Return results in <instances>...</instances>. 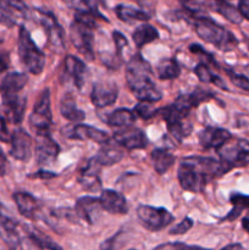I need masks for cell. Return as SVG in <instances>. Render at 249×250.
<instances>
[{
	"mask_svg": "<svg viewBox=\"0 0 249 250\" xmlns=\"http://www.w3.org/2000/svg\"><path fill=\"white\" fill-rule=\"evenodd\" d=\"M6 168H7V160L6 156H5L4 151L0 149V177L4 176L6 173Z\"/></svg>",
	"mask_w": 249,
	"mask_h": 250,
	"instance_id": "7dc6e473",
	"label": "cell"
},
{
	"mask_svg": "<svg viewBox=\"0 0 249 250\" xmlns=\"http://www.w3.org/2000/svg\"><path fill=\"white\" fill-rule=\"evenodd\" d=\"M0 238L12 250H16L21 246L19 224L5 212L1 204H0Z\"/></svg>",
	"mask_w": 249,
	"mask_h": 250,
	"instance_id": "9a60e30c",
	"label": "cell"
},
{
	"mask_svg": "<svg viewBox=\"0 0 249 250\" xmlns=\"http://www.w3.org/2000/svg\"><path fill=\"white\" fill-rule=\"evenodd\" d=\"M194 29L202 41L212 44L221 50H231L238 44L233 33L208 16L194 20Z\"/></svg>",
	"mask_w": 249,
	"mask_h": 250,
	"instance_id": "277c9868",
	"label": "cell"
},
{
	"mask_svg": "<svg viewBox=\"0 0 249 250\" xmlns=\"http://www.w3.org/2000/svg\"><path fill=\"white\" fill-rule=\"evenodd\" d=\"M221 250H243V247H242V244L239 243H233V244H228V246L224 247Z\"/></svg>",
	"mask_w": 249,
	"mask_h": 250,
	"instance_id": "f907efd6",
	"label": "cell"
},
{
	"mask_svg": "<svg viewBox=\"0 0 249 250\" xmlns=\"http://www.w3.org/2000/svg\"><path fill=\"white\" fill-rule=\"evenodd\" d=\"M116 239V237H112V238L107 239V241H105L104 243H103L102 248H100V250H112V243H114V241Z\"/></svg>",
	"mask_w": 249,
	"mask_h": 250,
	"instance_id": "681fc988",
	"label": "cell"
},
{
	"mask_svg": "<svg viewBox=\"0 0 249 250\" xmlns=\"http://www.w3.org/2000/svg\"><path fill=\"white\" fill-rule=\"evenodd\" d=\"M11 139V134L9 133V129H7V125H6V120L0 115V141L5 142H10Z\"/></svg>",
	"mask_w": 249,
	"mask_h": 250,
	"instance_id": "ee69618b",
	"label": "cell"
},
{
	"mask_svg": "<svg viewBox=\"0 0 249 250\" xmlns=\"http://www.w3.org/2000/svg\"><path fill=\"white\" fill-rule=\"evenodd\" d=\"M137 216L142 226L151 232L161 231L175 220V216L165 208H155L150 205H139L137 208Z\"/></svg>",
	"mask_w": 249,
	"mask_h": 250,
	"instance_id": "52a82bcc",
	"label": "cell"
},
{
	"mask_svg": "<svg viewBox=\"0 0 249 250\" xmlns=\"http://www.w3.org/2000/svg\"><path fill=\"white\" fill-rule=\"evenodd\" d=\"M217 150L221 161L228 166L229 170L249 163V142L247 141H238L233 146L224 144Z\"/></svg>",
	"mask_w": 249,
	"mask_h": 250,
	"instance_id": "30bf717a",
	"label": "cell"
},
{
	"mask_svg": "<svg viewBox=\"0 0 249 250\" xmlns=\"http://www.w3.org/2000/svg\"><path fill=\"white\" fill-rule=\"evenodd\" d=\"M27 82H28V77H27V75H24V73H7V75L2 78L1 85H0L1 97H10V95L20 94V92L23 89Z\"/></svg>",
	"mask_w": 249,
	"mask_h": 250,
	"instance_id": "d4e9b609",
	"label": "cell"
},
{
	"mask_svg": "<svg viewBox=\"0 0 249 250\" xmlns=\"http://www.w3.org/2000/svg\"><path fill=\"white\" fill-rule=\"evenodd\" d=\"M129 250H136V249H129Z\"/></svg>",
	"mask_w": 249,
	"mask_h": 250,
	"instance_id": "11a10c76",
	"label": "cell"
},
{
	"mask_svg": "<svg viewBox=\"0 0 249 250\" xmlns=\"http://www.w3.org/2000/svg\"><path fill=\"white\" fill-rule=\"evenodd\" d=\"M124 154L121 146L116 142H115V144H111L109 141L107 143L103 144L94 159L100 166H111L120 163L124 159Z\"/></svg>",
	"mask_w": 249,
	"mask_h": 250,
	"instance_id": "cb8c5ba5",
	"label": "cell"
},
{
	"mask_svg": "<svg viewBox=\"0 0 249 250\" xmlns=\"http://www.w3.org/2000/svg\"><path fill=\"white\" fill-rule=\"evenodd\" d=\"M117 95H119V88L115 83L102 81V82L94 83L93 85L90 100L94 106L103 109V107L115 104V102L117 100Z\"/></svg>",
	"mask_w": 249,
	"mask_h": 250,
	"instance_id": "8fae6325",
	"label": "cell"
},
{
	"mask_svg": "<svg viewBox=\"0 0 249 250\" xmlns=\"http://www.w3.org/2000/svg\"><path fill=\"white\" fill-rule=\"evenodd\" d=\"M115 12H116L117 17L121 21L126 22V23H134V22H145L148 21L150 17L146 15L145 12L142 10L136 9V7L127 6V5H117L115 7Z\"/></svg>",
	"mask_w": 249,
	"mask_h": 250,
	"instance_id": "f546056e",
	"label": "cell"
},
{
	"mask_svg": "<svg viewBox=\"0 0 249 250\" xmlns=\"http://www.w3.org/2000/svg\"><path fill=\"white\" fill-rule=\"evenodd\" d=\"M158 38H159L158 29H156L154 26H151V24L145 23V22H143L141 26L137 27V28L134 29L133 33H132V39H133L137 48H142V46L156 41Z\"/></svg>",
	"mask_w": 249,
	"mask_h": 250,
	"instance_id": "4316f807",
	"label": "cell"
},
{
	"mask_svg": "<svg viewBox=\"0 0 249 250\" xmlns=\"http://www.w3.org/2000/svg\"><path fill=\"white\" fill-rule=\"evenodd\" d=\"M62 2L78 14H90L103 19V16L98 11L95 0H62Z\"/></svg>",
	"mask_w": 249,
	"mask_h": 250,
	"instance_id": "e575fe53",
	"label": "cell"
},
{
	"mask_svg": "<svg viewBox=\"0 0 249 250\" xmlns=\"http://www.w3.org/2000/svg\"><path fill=\"white\" fill-rule=\"evenodd\" d=\"M99 210H103L99 198L82 197L76 202L75 205V214L89 225L94 224Z\"/></svg>",
	"mask_w": 249,
	"mask_h": 250,
	"instance_id": "44dd1931",
	"label": "cell"
},
{
	"mask_svg": "<svg viewBox=\"0 0 249 250\" xmlns=\"http://www.w3.org/2000/svg\"><path fill=\"white\" fill-rule=\"evenodd\" d=\"M100 207L109 214L124 215L128 212L127 200L121 193L112 189H104L99 197Z\"/></svg>",
	"mask_w": 249,
	"mask_h": 250,
	"instance_id": "e0dca14e",
	"label": "cell"
},
{
	"mask_svg": "<svg viewBox=\"0 0 249 250\" xmlns=\"http://www.w3.org/2000/svg\"><path fill=\"white\" fill-rule=\"evenodd\" d=\"M229 200H231L232 205H233V209H232L221 221H234L237 217H239V215L242 214L243 210L249 209V195L233 193V194L229 197Z\"/></svg>",
	"mask_w": 249,
	"mask_h": 250,
	"instance_id": "d6a6232c",
	"label": "cell"
},
{
	"mask_svg": "<svg viewBox=\"0 0 249 250\" xmlns=\"http://www.w3.org/2000/svg\"><path fill=\"white\" fill-rule=\"evenodd\" d=\"M114 142H116L120 146L128 150H134V149H144L148 144L145 134L138 128H132L129 127H124V129L115 132Z\"/></svg>",
	"mask_w": 249,
	"mask_h": 250,
	"instance_id": "4fadbf2b",
	"label": "cell"
},
{
	"mask_svg": "<svg viewBox=\"0 0 249 250\" xmlns=\"http://www.w3.org/2000/svg\"><path fill=\"white\" fill-rule=\"evenodd\" d=\"M10 144H11L10 154H11L12 158L20 161H27L31 159L33 141L24 129H15L14 133L11 134Z\"/></svg>",
	"mask_w": 249,
	"mask_h": 250,
	"instance_id": "5bb4252c",
	"label": "cell"
},
{
	"mask_svg": "<svg viewBox=\"0 0 249 250\" xmlns=\"http://www.w3.org/2000/svg\"><path fill=\"white\" fill-rule=\"evenodd\" d=\"M19 55L24 67L32 75H41L45 66V55L36 45L31 33L24 27L19 32Z\"/></svg>",
	"mask_w": 249,
	"mask_h": 250,
	"instance_id": "8992f818",
	"label": "cell"
},
{
	"mask_svg": "<svg viewBox=\"0 0 249 250\" xmlns=\"http://www.w3.org/2000/svg\"><path fill=\"white\" fill-rule=\"evenodd\" d=\"M1 100L10 121L16 125L21 124L23 120L24 110H26V98L16 94L10 95V97H1Z\"/></svg>",
	"mask_w": 249,
	"mask_h": 250,
	"instance_id": "7402d4cb",
	"label": "cell"
},
{
	"mask_svg": "<svg viewBox=\"0 0 249 250\" xmlns=\"http://www.w3.org/2000/svg\"><path fill=\"white\" fill-rule=\"evenodd\" d=\"M28 238L31 239L32 242L37 244L39 248L42 249H48V250H62L58 243L53 241L51 238H49L48 236H45L44 233H42L38 229H28Z\"/></svg>",
	"mask_w": 249,
	"mask_h": 250,
	"instance_id": "d590c367",
	"label": "cell"
},
{
	"mask_svg": "<svg viewBox=\"0 0 249 250\" xmlns=\"http://www.w3.org/2000/svg\"><path fill=\"white\" fill-rule=\"evenodd\" d=\"M39 23L43 26L48 37V45L56 53H61L65 49V33L62 27L51 12L45 10H37Z\"/></svg>",
	"mask_w": 249,
	"mask_h": 250,
	"instance_id": "9c48e42d",
	"label": "cell"
},
{
	"mask_svg": "<svg viewBox=\"0 0 249 250\" xmlns=\"http://www.w3.org/2000/svg\"><path fill=\"white\" fill-rule=\"evenodd\" d=\"M238 11L243 19L249 21V0H239Z\"/></svg>",
	"mask_w": 249,
	"mask_h": 250,
	"instance_id": "f6af8a7d",
	"label": "cell"
},
{
	"mask_svg": "<svg viewBox=\"0 0 249 250\" xmlns=\"http://www.w3.org/2000/svg\"><path fill=\"white\" fill-rule=\"evenodd\" d=\"M7 65H9V59H7L6 54L0 53V73L6 71Z\"/></svg>",
	"mask_w": 249,
	"mask_h": 250,
	"instance_id": "c3c4849f",
	"label": "cell"
},
{
	"mask_svg": "<svg viewBox=\"0 0 249 250\" xmlns=\"http://www.w3.org/2000/svg\"><path fill=\"white\" fill-rule=\"evenodd\" d=\"M136 114L128 109H117L106 117V124L112 127H129L136 122Z\"/></svg>",
	"mask_w": 249,
	"mask_h": 250,
	"instance_id": "4dcf8cb0",
	"label": "cell"
},
{
	"mask_svg": "<svg viewBox=\"0 0 249 250\" xmlns=\"http://www.w3.org/2000/svg\"><path fill=\"white\" fill-rule=\"evenodd\" d=\"M231 82L236 85L237 88L242 89L243 92L249 93V78L247 76L241 75V73L234 72L233 70H226Z\"/></svg>",
	"mask_w": 249,
	"mask_h": 250,
	"instance_id": "ab89813d",
	"label": "cell"
},
{
	"mask_svg": "<svg viewBox=\"0 0 249 250\" xmlns=\"http://www.w3.org/2000/svg\"><path fill=\"white\" fill-rule=\"evenodd\" d=\"M193 220L189 219V217H186L183 219L180 224L176 225L175 227L170 229V234H173V236H180V234H185L189 231L190 229L193 227Z\"/></svg>",
	"mask_w": 249,
	"mask_h": 250,
	"instance_id": "b9f144b4",
	"label": "cell"
},
{
	"mask_svg": "<svg viewBox=\"0 0 249 250\" xmlns=\"http://www.w3.org/2000/svg\"><path fill=\"white\" fill-rule=\"evenodd\" d=\"M112 39H114V43H115V46H116L117 54H120V55H121L122 50H124V49L127 46V39L124 38V34L119 31L112 32Z\"/></svg>",
	"mask_w": 249,
	"mask_h": 250,
	"instance_id": "7bdbcfd3",
	"label": "cell"
},
{
	"mask_svg": "<svg viewBox=\"0 0 249 250\" xmlns=\"http://www.w3.org/2000/svg\"><path fill=\"white\" fill-rule=\"evenodd\" d=\"M14 200L16 203V207L19 212L26 219H36L37 214L39 212L41 205L39 202L29 193L16 192L14 194Z\"/></svg>",
	"mask_w": 249,
	"mask_h": 250,
	"instance_id": "603a6c76",
	"label": "cell"
},
{
	"mask_svg": "<svg viewBox=\"0 0 249 250\" xmlns=\"http://www.w3.org/2000/svg\"><path fill=\"white\" fill-rule=\"evenodd\" d=\"M210 98H212L211 93L207 92V90L204 89H199V88H197V89H195L194 92L190 93V94L181 95V97H178V99L182 100L187 106H189L190 109H192V107H197L198 105L202 104L203 102H207V100L210 99Z\"/></svg>",
	"mask_w": 249,
	"mask_h": 250,
	"instance_id": "8d00e7d4",
	"label": "cell"
},
{
	"mask_svg": "<svg viewBox=\"0 0 249 250\" xmlns=\"http://www.w3.org/2000/svg\"><path fill=\"white\" fill-rule=\"evenodd\" d=\"M0 43H1V38H0Z\"/></svg>",
	"mask_w": 249,
	"mask_h": 250,
	"instance_id": "db71d44e",
	"label": "cell"
},
{
	"mask_svg": "<svg viewBox=\"0 0 249 250\" xmlns=\"http://www.w3.org/2000/svg\"><path fill=\"white\" fill-rule=\"evenodd\" d=\"M151 160H153V166L156 172L160 173V175H164L175 164L176 158L167 149L159 148L153 150V153H151Z\"/></svg>",
	"mask_w": 249,
	"mask_h": 250,
	"instance_id": "83f0119b",
	"label": "cell"
},
{
	"mask_svg": "<svg viewBox=\"0 0 249 250\" xmlns=\"http://www.w3.org/2000/svg\"><path fill=\"white\" fill-rule=\"evenodd\" d=\"M60 112L66 120L73 122V124L82 122L85 117V114L82 110L78 109L77 103H76V100L73 99L70 93L63 95L62 100L60 103Z\"/></svg>",
	"mask_w": 249,
	"mask_h": 250,
	"instance_id": "484cf974",
	"label": "cell"
},
{
	"mask_svg": "<svg viewBox=\"0 0 249 250\" xmlns=\"http://www.w3.org/2000/svg\"><path fill=\"white\" fill-rule=\"evenodd\" d=\"M153 104L154 103L150 102H139V104L136 105V107H134V114L138 115L143 120L151 119V117L155 116L159 112V110H156Z\"/></svg>",
	"mask_w": 249,
	"mask_h": 250,
	"instance_id": "74e56055",
	"label": "cell"
},
{
	"mask_svg": "<svg viewBox=\"0 0 249 250\" xmlns=\"http://www.w3.org/2000/svg\"><path fill=\"white\" fill-rule=\"evenodd\" d=\"M228 171L229 167L222 161L205 156H188L178 166L177 178L183 190L202 193L211 181Z\"/></svg>",
	"mask_w": 249,
	"mask_h": 250,
	"instance_id": "6da1fadb",
	"label": "cell"
},
{
	"mask_svg": "<svg viewBox=\"0 0 249 250\" xmlns=\"http://www.w3.org/2000/svg\"><path fill=\"white\" fill-rule=\"evenodd\" d=\"M242 225H243V229L249 233V214L242 220Z\"/></svg>",
	"mask_w": 249,
	"mask_h": 250,
	"instance_id": "816d5d0a",
	"label": "cell"
},
{
	"mask_svg": "<svg viewBox=\"0 0 249 250\" xmlns=\"http://www.w3.org/2000/svg\"><path fill=\"white\" fill-rule=\"evenodd\" d=\"M246 42H247V45H248V48H249V38H246Z\"/></svg>",
	"mask_w": 249,
	"mask_h": 250,
	"instance_id": "f5cc1de1",
	"label": "cell"
},
{
	"mask_svg": "<svg viewBox=\"0 0 249 250\" xmlns=\"http://www.w3.org/2000/svg\"><path fill=\"white\" fill-rule=\"evenodd\" d=\"M194 73L197 75L198 80L203 83H212V84L217 85V87L222 88V89L226 90L227 88L225 87V83L219 76L215 75L211 70H210L209 66L205 62H200L195 66Z\"/></svg>",
	"mask_w": 249,
	"mask_h": 250,
	"instance_id": "836d02e7",
	"label": "cell"
},
{
	"mask_svg": "<svg viewBox=\"0 0 249 250\" xmlns=\"http://www.w3.org/2000/svg\"><path fill=\"white\" fill-rule=\"evenodd\" d=\"M94 15L78 14L76 12L75 20L70 26V41L78 53L82 54L87 60L94 59Z\"/></svg>",
	"mask_w": 249,
	"mask_h": 250,
	"instance_id": "3957f363",
	"label": "cell"
},
{
	"mask_svg": "<svg viewBox=\"0 0 249 250\" xmlns=\"http://www.w3.org/2000/svg\"><path fill=\"white\" fill-rule=\"evenodd\" d=\"M151 67L141 54H136L126 65V81L139 102L156 103L161 100L163 94L151 80Z\"/></svg>",
	"mask_w": 249,
	"mask_h": 250,
	"instance_id": "7a4b0ae2",
	"label": "cell"
},
{
	"mask_svg": "<svg viewBox=\"0 0 249 250\" xmlns=\"http://www.w3.org/2000/svg\"><path fill=\"white\" fill-rule=\"evenodd\" d=\"M100 167L102 166L95 161L94 158L89 159L85 163L84 167L81 170L80 176H78V182L81 183L83 189L90 190V192L99 189L100 186H102L99 177Z\"/></svg>",
	"mask_w": 249,
	"mask_h": 250,
	"instance_id": "d6986e66",
	"label": "cell"
},
{
	"mask_svg": "<svg viewBox=\"0 0 249 250\" xmlns=\"http://www.w3.org/2000/svg\"><path fill=\"white\" fill-rule=\"evenodd\" d=\"M29 177H31V178H39V180H51V178L56 177V173L50 172V171L41 170V171H38V172L31 175Z\"/></svg>",
	"mask_w": 249,
	"mask_h": 250,
	"instance_id": "bcb514c9",
	"label": "cell"
},
{
	"mask_svg": "<svg viewBox=\"0 0 249 250\" xmlns=\"http://www.w3.org/2000/svg\"><path fill=\"white\" fill-rule=\"evenodd\" d=\"M29 125L37 134L50 133L51 127V107H50V90L44 89L39 95L29 116Z\"/></svg>",
	"mask_w": 249,
	"mask_h": 250,
	"instance_id": "ba28073f",
	"label": "cell"
},
{
	"mask_svg": "<svg viewBox=\"0 0 249 250\" xmlns=\"http://www.w3.org/2000/svg\"><path fill=\"white\" fill-rule=\"evenodd\" d=\"M65 136L70 139H76V141H90L99 144H105L110 141V137L106 132L88 126V125L81 124L75 125L70 129H67Z\"/></svg>",
	"mask_w": 249,
	"mask_h": 250,
	"instance_id": "2e32d148",
	"label": "cell"
},
{
	"mask_svg": "<svg viewBox=\"0 0 249 250\" xmlns=\"http://www.w3.org/2000/svg\"><path fill=\"white\" fill-rule=\"evenodd\" d=\"M153 250H211L207 248H202L198 246H189V244L182 243V242H168L158 246Z\"/></svg>",
	"mask_w": 249,
	"mask_h": 250,
	"instance_id": "60d3db41",
	"label": "cell"
},
{
	"mask_svg": "<svg viewBox=\"0 0 249 250\" xmlns=\"http://www.w3.org/2000/svg\"><path fill=\"white\" fill-rule=\"evenodd\" d=\"M63 72L66 77L70 78L76 87L81 89L87 77V66L77 56L67 55L63 61Z\"/></svg>",
	"mask_w": 249,
	"mask_h": 250,
	"instance_id": "ffe728a7",
	"label": "cell"
},
{
	"mask_svg": "<svg viewBox=\"0 0 249 250\" xmlns=\"http://www.w3.org/2000/svg\"><path fill=\"white\" fill-rule=\"evenodd\" d=\"M163 114L164 121L166 122L168 132L178 141H182L186 137H188L192 132L193 126L188 120L190 107L183 104L177 98L173 104L159 110Z\"/></svg>",
	"mask_w": 249,
	"mask_h": 250,
	"instance_id": "5b68a950",
	"label": "cell"
},
{
	"mask_svg": "<svg viewBox=\"0 0 249 250\" xmlns=\"http://www.w3.org/2000/svg\"><path fill=\"white\" fill-rule=\"evenodd\" d=\"M36 158L39 165H51L60 153L59 144L50 137V133L37 134Z\"/></svg>",
	"mask_w": 249,
	"mask_h": 250,
	"instance_id": "7c38bea8",
	"label": "cell"
},
{
	"mask_svg": "<svg viewBox=\"0 0 249 250\" xmlns=\"http://www.w3.org/2000/svg\"><path fill=\"white\" fill-rule=\"evenodd\" d=\"M156 73L163 81L175 80L180 76L181 67L175 59H164L156 66Z\"/></svg>",
	"mask_w": 249,
	"mask_h": 250,
	"instance_id": "1f68e13d",
	"label": "cell"
},
{
	"mask_svg": "<svg viewBox=\"0 0 249 250\" xmlns=\"http://www.w3.org/2000/svg\"><path fill=\"white\" fill-rule=\"evenodd\" d=\"M16 12L10 9L4 1L0 2V23L6 27H14L16 24Z\"/></svg>",
	"mask_w": 249,
	"mask_h": 250,
	"instance_id": "f35d334b",
	"label": "cell"
},
{
	"mask_svg": "<svg viewBox=\"0 0 249 250\" xmlns=\"http://www.w3.org/2000/svg\"><path fill=\"white\" fill-rule=\"evenodd\" d=\"M231 133L227 129L219 128V127H205L198 134L200 146L207 149L221 148L231 139Z\"/></svg>",
	"mask_w": 249,
	"mask_h": 250,
	"instance_id": "ac0fdd59",
	"label": "cell"
},
{
	"mask_svg": "<svg viewBox=\"0 0 249 250\" xmlns=\"http://www.w3.org/2000/svg\"><path fill=\"white\" fill-rule=\"evenodd\" d=\"M209 6L216 12H219L220 15H222L227 21L234 24H239L243 20L238 9H236L233 5L228 4L225 0H209Z\"/></svg>",
	"mask_w": 249,
	"mask_h": 250,
	"instance_id": "f1b7e54d",
	"label": "cell"
}]
</instances>
